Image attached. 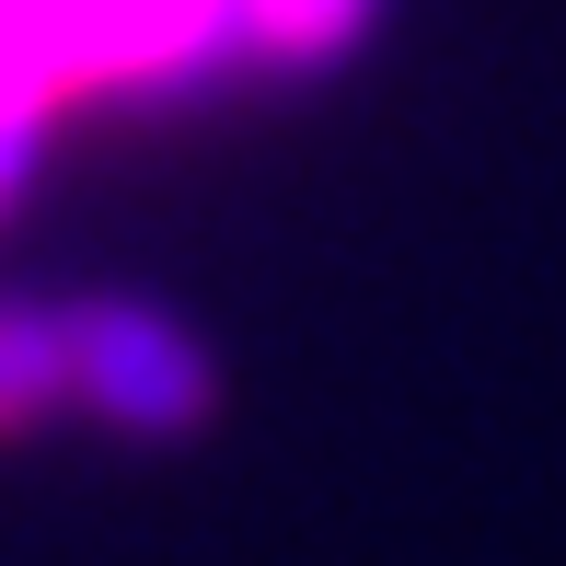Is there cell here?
<instances>
[{"label": "cell", "mask_w": 566, "mask_h": 566, "mask_svg": "<svg viewBox=\"0 0 566 566\" xmlns=\"http://www.w3.org/2000/svg\"><path fill=\"white\" fill-rule=\"evenodd\" d=\"M70 394L127 440H174L209 417V358L139 301H82L70 313Z\"/></svg>", "instance_id": "6da1fadb"}, {"label": "cell", "mask_w": 566, "mask_h": 566, "mask_svg": "<svg viewBox=\"0 0 566 566\" xmlns=\"http://www.w3.org/2000/svg\"><path fill=\"white\" fill-rule=\"evenodd\" d=\"M70 394V313H0V440Z\"/></svg>", "instance_id": "7a4b0ae2"}, {"label": "cell", "mask_w": 566, "mask_h": 566, "mask_svg": "<svg viewBox=\"0 0 566 566\" xmlns=\"http://www.w3.org/2000/svg\"><path fill=\"white\" fill-rule=\"evenodd\" d=\"M358 12H370V0H243V23L277 46V59H324Z\"/></svg>", "instance_id": "3957f363"}, {"label": "cell", "mask_w": 566, "mask_h": 566, "mask_svg": "<svg viewBox=\"0 0 566 566\" xmlns=\"http://www.w3.org/2000/svg\"><path fill=\"white\" fill-rule=\"evenodd\" d=\"M35 105H46V93H23V82H0V197H12V174H23V150H35Z\"/></svg>", "instance_id": "277c9868"}]
</instances>
